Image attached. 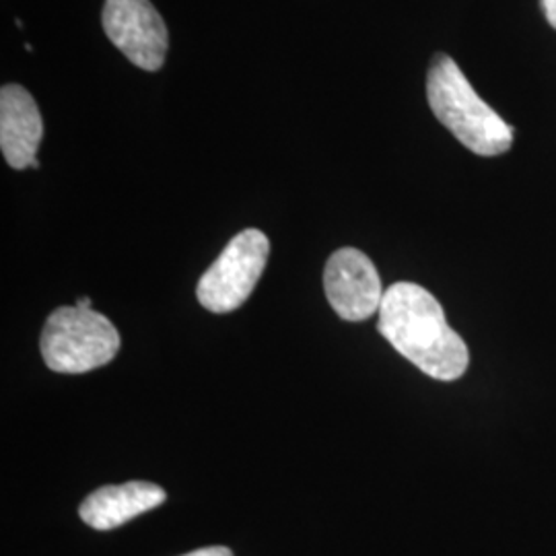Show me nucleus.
Masks as SVG:
<instances>
[{"instance_id": "nucleus-1", "label": "nucleus", "mask_w": 556, "mask_h": 556, "mask_svg": "<svg viewBox=\"0 0 556 556\" xmlns=\"http://www.w3.org/2000/svg\"><path fill=\"white\" fill-rule=\"evenodd\" d=\"M378 330L429 378L456 381L468 369L466 342L447 324L438 299L420 285L396 282L383 293Z\"/></svg>"}, {"instance_id": "nucleus-10", "label": "nucleus", "mask_w": 556, "mask_h": 556, "mask_svg": "<svg viewBox=\"0 0 556 556\" xmlns=\"http://www.w3.org/2000/svg\"><path fill=\"white\" fill-rule=\"evenodd\" d=\"M542 9L548 23L556 29V0H542Z\"/></svg>"}, {"instance_id": "nucleus-9", "label": "nucleus", "mask_w": 556, "mask_h": 556, "mask_svg": "<svg viewBox=\"0 0 556 556\" xmlns=\"http://www.w3.org/2000/svg\"><path fill=\"white\" fill-rule=\"evenodd\" d=\"M181 556H233V553L227 546H206V548H199L194 553Z\"/></svg>"}, {"instance_id": "nucleus-7", "label": "nucleus", "mask_w": 556, "mask_h": 556, "mask_svg": "<svg viewBox=\"0 0 556 556\" xmlns=\"http://www.w3.org/2000/svg\"><path fill=\"white\" fill-rule=\"evenodd\" d=\"M43 139L38 103L20 85H4L0 91V149L13 169L40 167L38 149Z\"/></svg>"}, {"instance_id": "nucleus-6", "label": "nucleus", "mask_w": 556, "mask_h": 556, "mask_svg": "<svg viewBox=\"0 0 556 556\" xmlns=\"http://www.w3.org/2000/svg\"><path fill=\"white\" fill-rule=\"evenodd\" d=\"M324 289L332 309L346 321H363L379 314L383 289L378 268L361 250H337L324 270Z\"/></svg>"}, {"instance_id": "nucleus-8", "label": "nucleus", "mask_w": 556, "mask_h": 556, "mask_svg": "<svg viewBox=\"0 0 556 556\" xmlns=\"http://www.w3.org/2000/svg\"><path fill=\"white\" fill-rule=\"evenodd\" d=\"M165 498V491L155 482L130 480L124 484H110L93 491L80 503L79 516L89 528L108 532L160 507Z\"/></svg>"}, {"instance_id": "nucleus-5", "label": "nucleus", "mask_w": 556, "mask_h": 556, "mask_svg": "<svg viewBox=\"0 0 556 556\" xmlns=\"http://www.w3.org/2000/svg\"><path fill=\"white\" fill-rule=\"evenodd\" d=\"M103 29L119 52L142 71H160L167 27L149 0H105Z\"/></svg>"}, {"instance_id": "nucleus-4", "label": "nucleus", "mask_w": 556, "mask_h": 556, "mask_svg": "<svg viewBox=\"0 0 556 556\" xmlns=\"http://www.w3.org/2000/svg\"><path fill=\"white\" fill-rule=\"evenodd\" d=\"M270 254V241L258 229H245L227 243L219 258L200 277L197 298L213 314L241 307L256 289Z\"/></svg>"}, {"instance_id": "nucleus-2", "label": "nucleus", "mask_w": 556, "mask_h": 556, "mask_svg": "<svg viewBox=\"0 0 556 556\" xmlns=\"http://www.w3.org/2000/svg\"><path fill=\"white\" fill-rule=\"evenodd\" d=\"M427 100L435 118L480 157L503 155L514 144V128L482 100L456 60L438 54L427 75Z\"/></svg>"}, {"instance_id": "nucleus-3", "label": "nucleus", "mask_w": 556, "mask_h": 556, "mask_svg": "<svg viewBox=\"0 0 556 556\" xmlns=\"http://www.w3.org/2000/svg\"><path fill=\"white\" fill-rule=\"evenodd\" d=\"M41 357L56 374H87L118 355L116 326L91 307H59L46 319L40 338Z\"/></svg>"}, {"instance_id": "nucleus-11", "label": "nucleus", "mask_w": 556, "mask_h": 556, "mask_svg": "<svg viewBox=\"0 0 556 556\" xmlns=\"http://www.w3.org/2000/svg\"><path fill=\"white\" fill-rule=\"evenodd\" d=\"M77 305H80V307H91V299L80 298L79 301H77Z\"/></svg>"}]
</instances>
